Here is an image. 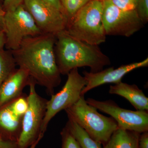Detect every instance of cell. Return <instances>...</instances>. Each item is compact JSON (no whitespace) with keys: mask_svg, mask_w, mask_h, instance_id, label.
<instances>
[{"mask_svg":"<svg viewBox=\"0 0 148 148\" xmlns=\"http://www.w3.org/2000/svg\"><path fill=\"white\" fill-rule=\"evenodd\" d=\"M55 42V35L42 34L24 38L18 48L11 51L16 66L27 71L51 96L61 81L56 59Z\"/></svg>","mask_w":148,"mask_h":148,"instance_id":"cell-1","label":"cell"},{"mask_svg":"<svg viewBox=\"0 0 148 148\" xmlns=\"http://www.w3.org/2000/svg\"><path fill=\"white\" fill-rule=\"evenodd\" d=\"M54 51L61 75H68L75 69L88 67L97 73L111 64L110 58L98 45H92L72 36L66 30L56 35Z\"/></svg>","mask_w":148,"mask_h":148,"instance_id":"cell-2","label":"cell"},{"mask_svg":"<svg viewBox=\"0 0 148 148\" xmlns=\"http://www.w3.org/2000/svg\"><path fill=\"white\" fill-rule=\"evenodd\" d=\"M103 8V0L89 2L77 12L65 30L72 36L89 44L105 42L107 35L102 21Z\"/></svg>","mask_w":148,"mask_h":148,"instance_id":"cell-3","label":"cell"},{"mask_svg":"<svg viewBox=\"0 0 148 148\" xmlns=\"http://www.w3.org/2000/svg\"><path fill=\"white\" fill-rule=\"evenodd\" d=\"M65 111L69 119L75 122L90 138L103 146L118 128L113 118L98 112L96 108L86 103L84 96Z\"/></svg>","mask_w":148,"mask_h":148,"instance_id":"cell-4","label":"cell"},{"mask_svg":"<svg viewBox=\"0 0 148 148\" xmlns=\"http://www.w3.org/2000/svg\"><path fill=\"white\" fill-rule=\"evenodd\" d=\"M36 83L32 78L27 98L28 107L22 119V130L17 142L18 148H29L44 135L41 132L43 121L46 110L47 100L38 94Z\"/></svg>","mask_w":148,"mask_h":148,"instance_id":"cell-5","label":"cell"},{"mask_svg":"<svg viewBox=\"0 0 148 148\" xmlns=\"http://www.w3.org/2000/svg\"><path fill=\"white\" fill-rule=\"evenodd\" d=\"M67 75V81L61 90L47 100L42 125V135H44L51 121L58 113L71 107L82 96V91L87 84L84 77L80 74L78 69H73Z\"/></svg>","mask_w":148,"mask_h":148,"instance_id":"cell-6","label":"cell"},{"mask_svg":"<svg viewBox=\"0 0 148 148\" xmlns=\"http://www.w3.org/2000/svg\"><path fill=\"white\" fill-rule=\"evenodd\" d=\"M3 32L5 47L11 51L17 49L24 38L42 34L24 3L14 10L5 12Z\"/></svg>","mask_w":148,"mask_h":148,"instance_id":"cell-7","label":"cell"},{"mask_svg":"<svg viewBox=\"0 0 148 148\" xmlns=\"http://www.w3.org/2000/svg\"><path fill=\"white\" fill-rule=\"evenodd\" d=\"M102 21L107 36L128 37L144 27L136 11L125 10L111 0H103Z\"/></svg>","mask_w":148,"mask_h":148,"instance_id":"cell-8","label":"cell"},{"mask_svg":"<svg viewBox=\"0 0 148 148\" xmlns=\"http://www.w3.org/2000/svg\"><path fill=\"white\" fill-rule=\"evenodd\" d=\"M86 100L88 104L110 115L116 122L119 128L140 133L148 131V111L122 108L112 100L99 101L91 98Z\"/></svg>","mask_w":148,"mask_h":148,"instance_id":"cell-9","label":"cell"},{"mask_svg":"<svg viewBox=\"0 0 148 148\" xmlns=\"http://www.w3.org/2000/svg\"><path fill=\"white\" fill-rule=\"evenodd\" d=\"M24 4L42 34L56 36L66 29L67 18L61 11L42 0H24Z\"/></svg>","mask_w":148,"mask_h":148,"instance_id":"cell-10","label":"cell"},{"mask_svg":"<svg viewBox=\"0 0 148 148\" xmlns=\"http://www.w3.org/2000/svg\"><path fill=\"white\" fill-rule=\"evenodd\" d=\"M148 66V58H147L143 61L122 65L116 69L114 67H110L97 73L84 71L83 74L87 84L82 91V96H84L89 90L102 85L119 83L122 82L123 77L129 72Z\"/></svg>","mask_w":148,"mask_h":148,"instance_id":"cell-11","label":"cell"},{"mask_svg":"<svg viewBox=\"0 0 148 148\" xmlns=\"http://www.w3.org/2000/svg\"><path fill=\"white\" fill-rule=\"evenodd\" d=\"M30 79L28 72L21 68L11 74L0 87V108L22 95Z\"/></svg>","mask_w":148,"mask_h":148,"instance_id":"cell-12","label":"cell"},{"mask_svg":"<svg viewBox=\"0 0 148 148\" xmlns=\"http://www.w3.org/2000/svg\"><path fill=\"white\" fill-rule=\"evenodd\" d=\"M23 116L16 115L10 103L0 108V139L17 143L22 130Z\"/></svg>","mask_w":148,"mask_h":148,"instance_id":"cell-13","label":"cell"},{"mask_svg":"<svg viewBox=\"0 0 148 148\" xmlns=\"http://www.w3.org/2000/svg\"><path fill=\"white\" fill-rule=\"evenodd\" d=\"M109 92L127 99L137 110L148 111V98L136 85L121 82L110 86Z\"/></svg>","mask_w":148,"mask_h":148,"instance_id":"cell-14","label":"cell"},{"mask_svg":"<svg viewBox=\"0 0 148 148\" xmlns=\"http://www.w3.org/2000/svg\"><path fill=\"white\" fill-rule=\"evenodd\" d=\"M140 134L118 127L103 148H139Z\"/></svg>","mask_w":148,"mask_h":148,"instance_id":"cell-15","label":"cell"},{"mask_svg":"<svg viewBox=\"0 0 148 148\" xmlns=\"http://www.w3.org/2000/svg\"><path fill=\"white\" fill-rule=\"evenodd\" d=\"M69 131L79 143L81 148H103L101 144L90 138L79 125L69 119L66 125Z\"/></svg>","mask_w":148,"mask_h":148,"instance_id":"cell-16","label":"cell"},{"mask_svg":"<svg viewBox=\"0 0 148 148\" xmlns=\"http://www.w3.org/2000/svg\"><path fill=\"white\" fill-rule=\"evenodd\" d=\"M15 60L11 51H0V87L16 69Z\"/></svg>","mask_w":148,"mask_h":148,"instance_id":"cell-17","label":"cell"},{"mask_svg":"<svg viewBox=\"0 0 148 148\" xmlns=\"http://www.w3.org/2000/svg\"><path fill=\"white\" fill-rule=\"evenodd\" d=\"M92 1L93 0H60L67 18V24L78 11Z\"/></svg>","mask_w":148,"mask_h":148,"instance_id":"cell-18","label":"cell"},{"mask_svg":"<svg viewBox=\"0 0 148 148\" xmlns=\"http://www.w3.org/2000/svg\"><path fill=\"white\" fill-rule=\"evenodd\" d=\"M27 96L23 94L10 103L12 110L18 116H23L28 109Z\"/></svg>","mask_w":148,"mask_h":148,"instance_id":"cell-19","label":"cell"},{"mask_svg":"<svg viewBox=\"0 0 148 148\" xmlns=\"http://www.w3.org/2000/svg\"><path fill=\"white\" fill-rule=\"evenodd\" d=\"M62 148H81L79 143L65 126L61 132Z\"/></svg>","mask_w":148,"mask_h":148,"instance_id":"cell-20","label":"cell"},{"mask_svg":"<svg viewBox=\"0 0 148 148\" xmlns=\"http://www.w3.org/2000/svg\"><path fill=\"white\" fill-rule=\"evenodd\" d=\"M135 10L144 24L148 21V0H139Z\"/></svg>","mask_w":148,"mask_h":148,"instance_id":"cell-21","label":"cell"},{"mask_svg":"<svg viewBox=\"0 0 148 148\" xmlns=\"http://www.w3.org/2000/svg\"><path fill=\"white\" fill-rule=\"evenodd\" d=\"M115 5L125 10H135L139 0H111Z\"/></svg>","mask_w":148,"mask_h":148,"instance_id":"cell-22","label":"cell"},{"mask_svg":"<svg viewBox=\"0 0 148 148\" xmlns=\"http://www.w3.org/2000/svg\"><path fill=\"white\" fill-rule=\"evenodd\" d=\"M4 9L5 12L16 9L19 5L24 3V0H3Z\"/></svg>","mask_w":148,"mask_h":148,"instance_id":"cell-23","label":"cell"},{"mask_svg":"<svg viewBox=\"0 0 148 148\" xmlns=\"http://www.w3.org/2000/svg\"><path fill=\"white\" fill-rule=\"evenodd\" d=\"M139 148H148V131L140 134L139 139Z\"/></svg>","mask_w":148,"mask_h":148,"instance_id":"cell-24","label":"cell"},{"mask_svg":"<svg viewBox=\"0 0 148 148\" xmlns=\"http://www.w3.org/2000/svg\"><path fill=\"white\" fill-rule=\"evenodd\" d=\"M42 1L47 3L48 4L56 8V9L61 11L64 14V9H63L60 0H42Z\"/></svg>","mask_w":148,"mask_h":148,"instance_id":"cell-25","label":"cell"},{"mask_svg":"<svg viewBox=\"0 0 148 148\" xmlns=\"http://www.w3.org/2000/svg\"><path fill=\"white\" fill-rule=\"evenodd\" d=\"M0 148H18L17 143L0 139Z\"/></svg>","mask_w":148,"mask_h":148,"instance_id":"cell-26","label":"cell"},{"mask_svg":"<svg viewBox=\"0 0 148 148\" xmlns=\"http://www.w3.org/2000/svg\"><path fill=\"white\" fill-rule=\"evenodd\" d=\"M5 13V10L0 3V32H3Z\"/></svg>","mask_w":148,"mask_h":148,"instance_id":"cell-27","label":"cell"},{"mask_svg":"<svg viewBox=\"0 0 148 148\" xmlns=\"http://www.w3.org/2000/svg\"><path fill=\"white\" fill-rule=\"evenodd\" d=\"M6 38L5 34L3 32H0V51L3 49L5 47Z\"/></svg>","mask_w":148,"mask_h":148,"instance_id":"cell-28","label":"cell"},{"mask_svg":"<svg viewBox=\"0 0 148 148\" xmlns=\"http://www.w3.org/2000/svg\"><path fill=\"white\" fill-rule=\"evenodd\" d=\"M41 140V139H39V140H37V141H36L35 143H34L32 145L30 146L29 148H36V147L38 144L39 142Z\"/></svg>","mask_w":148,"mask_h":148,"instance_id":"cell-29","label":"cell"},{"mask_svg":"<svg viewBox=\"0 0 148 148\" xmlns=\"http://www.w3.org/2000/svg\"><path fill=\"white\" fill-rule=\"evenodd\" d=\"M3 1V0H0V1Z\"/></svg>","mask_w":148,"mask_h":148,"instance_id":"cell-30","label":"cell"}]
</instances>
